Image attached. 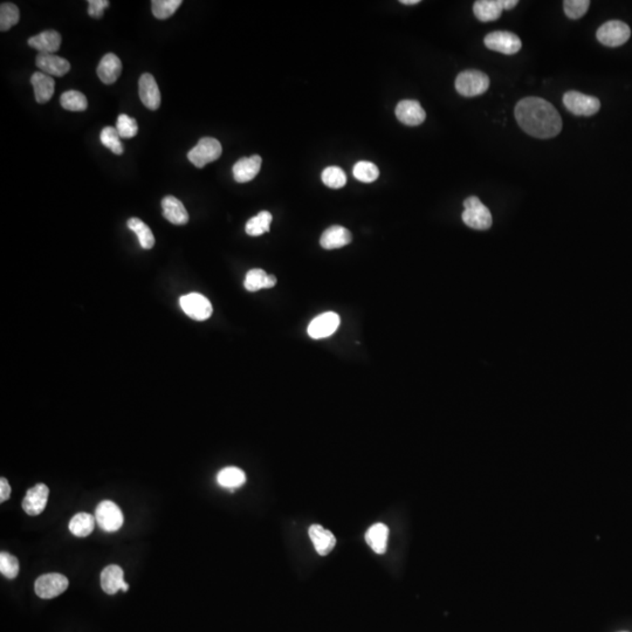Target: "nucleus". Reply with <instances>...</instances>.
I'll return each mask as SVG.
<instances>
[{"instance_id":"obj_1","label":"nucleus","mask_w":632,"mask_h":632,"mask_svg":"<svg viewBox=\"0 0 632 632\" xmlns=\"http://www.w3.org/2000/svg\"><path fill=\"white\" fill-rule=\"evenodd\" d=\"M515 119L520 128L536 139H553L562 130L561 116L551 102L541 98H524L517 102Z\"/></svg>"},{"instance_id":"obj_2","label":"nucleus","mask_w":632,"mask_h":632,"mask_svg":"<svg viewBox=\"0 0 632 632\" xmlns=\"http://www.w3.org/2000/svg\"><path fill=\"white\" fill-rule=\"evenodd\" d=\"M465 211L463 212L464 223L474 230H488L492 226L493 218L490 211L487 209L481 200L476 196H471L464 202Z\"/></svg>"},{"instance_id":"obj_3","label":"nucleus","mask_w":632,"mask_h":632,"mask_svg":"<svg viewBox=\"0 0 632 632\" xmlns=\"http://www.w3.org/2000/svg\"><path fill=\"white\" fill-rule=\"evenodd\" d=\"M490 87V78L476 69L464 71L456 79V89L465 98H474L486 93Z\"/></svg>"},{"instance_id":"obj_4","label":"nucleus","mask_w":632,"mask_h":632,"mask_svg":"<svg viewBox=\"0 0 632 632\" xmlns=\"http://www.w3.org/2000/svg\"><path fill=\"white\" fill-rule=\"evenodd\" d=\"M223 148L219 141L213 137H203L197 143V146L190 150L188 159L197 168H204L209 163L214 162L219 159Z\"/></svg>"},{"instance_id":"obj_5","label":"nucleus","mask_w":632,"mask_h":632,"mask_svg":"<svg viewBox=\"0 0 632 632\" xmlns=\"http://www.w3.org/2000/svg\"><path fill=\"white\" fill-rule=\"evenodd\" d=\"M563 105L567 110L576 116L595 115L601 109L599 98L575 91H567L563 95Z\"/></svg>"},{"instance_id":"obj_6","label":"nucleus","mask_w":632,"mask_h":632,"mask_svg":"<svg viewBox=\"0 0 632 632\" xmlns=\"http://www.w3.org/2000/svg\"><path fill=\"white\" fill-rule=\"evenodd\" d=\"M631 35L629 26L619 21H608L597 30L596 37L601 44L608 47H619L626 44Z\"/></svg>"},{"instance_id":"obj_7","label":"nucleus","mask_w":632,"mask_h":632,"mask_svg":"<svg viewBox=\"0 0 632 632\" xmlns=\"http://www.w3.org/2000/svg\"><path fill=\"white\" fill-rule=\"evenodd\" d=\"M95 519L98 527L108 533L119 531L125 521L121 508L115 502L109 500L102 501L98 505L95 511Z\"/></svg>"},{"instance_id":"obj_8","label":"nucleus","mask_w":632,"mask_h":632,"mask_svg":"<svg viewBox=\"0 0 632 632\" xmlns=\"http://www.w3.org/2000/svg\"><path fill=\"white\" fill-rule=\"evenodd\" d=\"M483 42L490 51L499 52L506 55L515 54L522 47V42L517 34L504 30H497L487 34Z\"/></svg>"},{"instance_id":"obj_9","label":"nucleus","mask_w":632,"mask_h":632,"mask_svg":"<svg viewBox=\"0 0 632 632\" xmlns=\"http://www.w3.org/2000/svg\"><path fill=\"white\" fill-rule=\"evenodd\" d=\"M180 307L189 318L196 321H205L213 313L212 304L200 293H190L180 300Z\"/></svg>"},{"instance_id":"obj_10","label":"nucleus","mask_w":632,"mask_h":632,"mask_svg":"<svg viewBox=\"0 0 632 632\" xmlns=\"http://www.w3.org/2000/svg\"><path fill=\"white\" fill-rule=\"evenodd\" d=\"M68 585L69 583L66 576L58 573H52L38 578L34 589L41 599H51L66 592Z\"/></svg>"},{"instance_id":"obj_11","label":"nucleus","mask_w":632,"mask_h":632,"mask_svg":"<svg viewBox=\"0 0 632 632\" xmlns=\"http://www.w3.org/2000/svg\"><path fill=\"white\" fill-rule=\"evenodd\" d=\"M340 326V316L333 311H327L318 315L308 326V335L314 340L329 338L338 331Z\"/></svg>"},{"instance_id":"obj_12","label":"nucleus","mask_w":632,"mask_h":632,"mask_svg":"<svg viewBox=\"0 0 632 632\" xmlns=\"http://www.w3.org/2000/svg\"><path fill=\"white\" fill-rule=\"evenodd\" d=\"M396 117L403 125L417 127L425 121L426 113L420 102L415 100H403L396 107Z\"/></svg>"},{"instance_id":"obj_13","label":"nucleus","mask_w":632,"mask_h":632,"mask_svg":"<svg viewBox=\"0 0 632 632\" xmlns=\"http://www.w3.org/2000/svg\"><path fill=\"white\" fill-rule=\"evenodd\" d=\"M50 490L44 483H38L28 490L23 500V510L28 515H39L44 512L47 505Z\"/></svg>"},{"instance_id":"obj_14","label":"nucleus","mask_w":632,"mask_h":632,"mask_svg":"<svg viewBox=\"0 0 632 632\" xmlns=\"http://www.w3.org/2000/svg\"><path fill=\"white\" fill-rule=\"evenodd\" d=\"M139 94L143 105L150 110H157L161 105V91L155 78L149 73H144L139 78Z\"/></svg>"},{"instance_id":"obj_15","label":"nucleus","mask_w":632,"mask_h":632,"mask_svg":"<svg viewBox=\"0 0 632 632\" xmlns=\"http://www.w3.org/2000/svg\"><path fill=\"white\" fill-rule=\"evenodd\" d=\"M101 587L108 595H114L119 590L128 592L129 585L125 581V573L120 565H112L102 570Z\"/></svg>"},{"instance_id":"obj_16","label":"nucleus","mask_w":632,"mask_h":632,"mask_svg":"<svg viewBox=\"0 0 632 632\" xmlns=\"http://www.w3.org/2000/svg\"><path fill=\"white\" fill-rule=\"evenodd\" d=\"M35 64L42 73L50 76L61 78L71 71V64L66 59L47 53H39L35 58Z\"/></svg>"},{"instance_id":"obj_17","label":"nucleus","mask_w":632,"mask_h":632,"mask_svg":"<svg viewBox=\"0 0 632 632\" xmlns=\"http://www.w3.org/2000/svg\"><path fill=\"white\" fill-rule=\"evenodd\" d=\"M260 156L254 155L239 159L234 166V178L238 183H248L257 177L261 169Z\"/></svg>"},{"instance_id":"obj_18","label":"nucleus","mask_w":632,"mask_h":632,"mask_svg":"<svg viewBox=\"0 0 632 632\" xmlns=\"http://www.w3.org/2000/svg\"><path fill=\"white\" fill-rule=\"evenodd\" d=\"M61 35L57 30H45L38 35L28 39V45L30 47L39 51V53H47L54 54L59 51L61 46Z\"/></svg>"},{"instance_id":"obj_19","label":"nucleus","mask_w":632,"mask_h":632,"mask_svg":"<svg viewBox=\"0 0 632 632\" xmlns=\"http://www.w3.org/2000/svg\"><path fill=\"white\" fill-rule=\"evenodd\" d=\"M352 236L350 231L347 230L345 227L335 225V226L329 227L322 234L320 245L325 250H336V248L347 246L352 243Z\"/></svg>"},{"instance_id":"obj_20","label":"nucleus","mask_w":632,"mask_h":632,"mask_svg":"<svg viewBox=\"0 0 632 632\" xmlns=\"http://www.w3.org/2000/svg\"><path fill=\"white\" fill-rule=\"evenodd\" d=\"M96 73L105 85H113L117 81L122 73V62L119 57L113 53L105 54L100 61Z\"/></svg>"},{"instance_id":"obj_21","label":"nucleus","mask_w":632,"mask_h":632,"mask_svg":"<svg viewBox=\"0 0 632 632\" xmlns=\"http://www.w3.org/2000/svg\"><path fill=\"white\" fill-rule=\"evenodd\" d=\"M309 538L314 544L315 549L318 551V555L326 556L328 555L335 546H336V538L334 534L328 529L320 526V524H313L309 527Z\"/></svg>"},{"instance_id":"obj_22","label":"nucleus","mask_w":632,"mask_h":632,"mask_svg":"<svg viewBox=\"0 0 632 632\" xmlns=\"http://www.w3.org/2000/svg\"><path fill=\"white\" fill-rule=\"evenodd\" d=\"M30 84L33 86L34 95L38 103H46L51 100L52 96L54 94L55 82L52 76L45 74L42 71H35L32 78H30Z\"/></svg>"},{"instance_id":"obj_23","label":"nucleus","mask_w":632,"mask_h":632,"mask_svg":"<svg viewBox=\"0 0 632 632\" xmlns=\"http://www.w3.org/2000/svg\"><path fill=\"white\" fill-rule=\"evenodd\" d=\"M163 216L175 225H185L189 222V213L176 197L166 196L162 200Z\"/></svg>"},{"instance_id":"obj_24","label":"nucleus","mask_w":632,"mask_h":632,"mask_svg":"<svg viewBox=\"0 0 632 632\" xmlns=\"http://www.w3.org/2000/svg\"><path fill=\"white\" fill-rule=\"evenodd\" d=\"M388 539H389V528L381 522L372 524L365 533V541L376 554L386 553Z\"/></svg>"},{"instance_id":"obj_25","label":"nucleus","mask_w":632,"mask_h":632,"mask_svg":"<svg viewBox=\"0 0 632 632\" xmlns=\"http://www.w3.org/2000/svg\"><path fill=\"white\" fill-rule=\"evenodd\" d=\"M502 11L500 0H478L473 5L474 16L483 23L497 21Z\"/></svg>"},{"instance_id":"obj_26","label":"nucleus","mask_w":632,"mask_h":632,"mask_svg":"<svg viewBox=\"0 0 632 632\" xmlns=\"http://www.w3.org/2000/svg\"><path fill=\"white\" fill-rule=\"evenodd\" d=\"M277 277L268 275L264 270L253 268L247 272L243 286L248 292H258L263 288H272L277 285Z\"/></svg>"},{"instance_id":"obj_27","label":"nucleus","mask_w":632,"mask_h":632,"mask_svg":"<svg viewBox=\"0 0 632 632\" xmlns=\"http://www.w3.org/2000/svg\"><path fill=\"white\" fill-rule=\"evenodd\" d=\"M96 519L91 514L78 513L71 517L69 521L68 528L71 531V534L78 536V538H86L94 531Z\"/></svg>"},{"instance_id":"obj_28","label":"nucleus","mask_w":632,"mask_h":632,"mask_svg":"<svg viewBox=\"0 0 632 632\" xmlns=\"http://www.w3.org/2000/svg\"><path fill=\"white\" fill-rule=\"evenodd\" d=\"M217 481L224 488L234 490L245 483L246 476H245V472L238 467H225L217 476Z\"/></svg>"},{"instance_id":"obj_29","label":"nucleus","mask_w":632,"mask_h":632,"mask_svg":"<svg viewBox=\"0 0 632 632\" xmlns=\"http://www.w3.org/2000/svg\"><path fill=\"white\" fill-rule=\"evenodd\" d=\"M272 219H273V217L271 213L268 211H261L260 213H258L257 216L251 218L247 222L246 227H245L246 234L251 237H259L261 234H266L270 231Z\"/></svg>"},{"instance_id":"obj_30","label":"nucleus","mask_w":632,"mask_h":632,"mask_svg":"<svg viewBox=\"0 0 632 632\" xmlns=\"http://www.w3.org/2000/svg\"><path fill=\"white\" fill-rule=\"evenodd\" d=\"M128 227L139 238V245L144 250H150L155 246V237L152 234L150 227L139 218H130L128 220Z\"/></svg>"},{"instance_id":"obj_31","label":"nucleus","mask_w":632,"mask_h":632,"mask_svg":"<svg viewBox=\"0 0 632 632\" xmlns=\"http://www.w3.org/2000/svg\"><path fill=\"white\" fill-rule=\"evenodd\" d=\"M60 103L62 108L71 112H84L88 107V101L81 91H68L61 95Z\"/></svg>"},{"instance_id":"obj_32","label":"nucleus","mask_w":632,"mask_h":632,"mask_svg":"<svg viewBox=\"0 0 632 632\" xmlns=\"http://www.w3.org/2000/svg\"><path fill=\"white\" fill-rule=\"evenodd\" d=\"M21 19V12L14 4L4 3L0 6V30L5 32L13 28Z\"/></svg>"},{"instance_id":"obj_33","label":"nucleus","mask_w":632,"mask_h":632,"mask_svg":"<svg viewBox=\"0 0 632 632\" xmlns=\"http://www.w3.org/2000/svg\"><path fill=\"white\" fill-rule=\"evenodd\" d=\"M182 5V0H154L151 1L152 14L157 19L164 21L171 17Z\"/></svg>"},{"instance_id":"obj_34","label":"nucleus","mask_w":632,"mask_h":632,"mask_svg":"<svg viewBox=\"0 0 632 632\" xmlns=\"http://www.w3.org/2000/svg\"><path fill=\"white\" fill-rule=\"evenodd\" d=\"M101 143L105 148L112 150L115 155H122L125 151V146L122 144L121 137L119 132L114 127H105L102 129L101 135H100Z\"/></svg>"},{"instance_id":"obj_35","label":"nucleus","mask_w":632,"mask_h":632,"mask_svg":"<svg viewBox=\"0 0 632 632\" xmlns=\"http://www.w3.org/2000/svg\"><path fill=\"white\" fill-rule=\"evenodd\" d=\"M352 173L356 180L363 183L375 182L379 176V168L372 162H359L356 163Z\"/></svg>"},{"instance_id":"obj_36","label":"nucleus","mask_w":632,"mask_h":632,"mask_svg":"<svg viewBox=\"0 0 632 632\" xmlns=\"http://www.w3.org/2000/svg\"><path fill=\"white\" fill-rule=\"evenodd\" d=\"M322 182L331 189H341L347 183V176L341 168L328 166L322 173Z\"/></svg>"},{"instance_id":"obj_37","label":"nucleus","mask_w":632,"mask_h":632,"mask_svg":"<svg viewBox=\"0 0 632 632\" xmlns=\"http://www.w3.org/2000/svg\"><path fill=\"white\" fill-rule=\"evenodd\" d=\"M116 130L121 139H132L139 132V125L135 119L125 114H121L116 121Z\"/></svg>"},{"instance_id":"obj_38","label":"nucleus","mask_w":632,"mask_h":632,"mask_svg":"<svg viewBox=\"0 0 632 632\" xmlns=\"http://www.w3.org/2000/svg\"><path fill=\"white\" fill-rule=\"evenodd\" d=\"M0 573L10 580L17 578L19 574L18 558L13 555L8 554L6 551H3L0 554Z\"/></svg>"},{"instance_id":"obj_39","label":"nucleus","mask_w":632,"mask_h":632,"mask_svg":"<svg viewBox=\"0 0 632 632\" xmlns=\"http://www.w3.org/2000/svg\"><path fill=\"white\" fill-rule=\"evenodd\" d=\"M590 1L589 0H565L563 8L567 17L570 19H580L588 12Z\"/></svg>"},{"instance_id":"obj_40","label":"nucleus","mask_w":632,"mask_h":632,"mask_svg":"<svg viewBox=\"0 0 632 632\" xmlns=\"http://www.w3.org/2000/svg\"><path fill=\"white\" fill-rule=\"evenodd\" d=\"M108 0H89L88 1V14L91 18L100 19L103 17V12L105 8H108Z\"/></svg>"},{"instance_id":"obj_41","label":"nucleus","mask_w":632,"mask_h":632,"mask_svg":"<svg viewBox=\"0 0 632 632\" xmlns=\"http://www.w3.org/2000/svg\"><path fill=\"white\" fill-rule=\"evenodd\" d=\"M11 497V486L7 479L5 478H1L0 479V501L1 502H5V501L8 500Z\"/></svg>"},{"instance_id":"obj_42","label":"nucleus","mask_w":632,"mask_h":632,"mask_svg":"<svg viewBox=\"0 0 632 632\" xmlns=\"http://www.w3.org/2000/svg\"><path fill=\"white\" fill-rule=\"evenodd\" d=\"M501 6L504 10H512L517 6L519 1L517 0H500Z\"/></svg>"},{"instance_id":"obj_43","label":"nucleus","mask_w":632,"mask_h":632,"mask_svg":"<svg viewBox=\"0 0 632 632\" xmlns=\"http://www.w3.org/2000/svg\"><path fill=\"white\" fill-rule=\"evenodd\" d=\"M401 3L404 4V5H416V4H420V0H402Z\"/></svg>"}]
</instances>
